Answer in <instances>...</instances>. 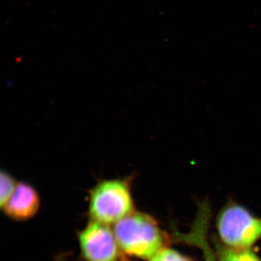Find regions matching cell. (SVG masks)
<instances>
[{
    "label": "cell",
    "mask_w": 261,
    "mask_h": 261,
    "mask_svg": "<svg viewBox=\"0 0 261 261\" xmlns=\"http://www.w3.org/2000/svg\"><path fill=\"white\" fill-rule=\"evenodd\" d=\"M122 252L130 256L150 260L168 247L169 236L155 219L146 213L135 211L113 226Z\"/></svg>",
    "instance_id": "1"
},
{
    "label": "cell",
    "mask_w": 261,
    "mask_h": 261,
    "mask_svg": "<svg viewBox=\"0 0 261 261\" xmlns=\"http://www.w3.org/2000/svg\"><path fill=\"white\" fill-rule=\"evenodd\" d=\"M134 176L102 179L89 191L88 215L91 221L116 224L136 211L132 195Z\"/></svg>",
    "instance_id": "2"
},
{
    "label": "cell",
    "mask_w": 261,
    "mask_h": 261,
    "mask_svg": "<svg viewBox=\"0 0 261 261\" xmlns=\"http://www.w3.org/2000/svg\"><path fill=\"white\" fill-rule=\"evenodd\" d=\"M218 240L238 250L251 249L261 239V219L245 206L229 200L216 219Z\"/></svg>",
    "instance_id": "3"
},
{
    "label": "cell",
    "mask_w": 261,
    "mask_h": 261,
    "mask_svg": "<svg viewBox=\"0 0 261 261\" xmlns=\"http://www.w3.org/2000/svg\"><path fill=\"white\" fill-rule=\"evenodd\" d=\"M78 240L85 261H120L123 257L109 225L90 221L79 232Z\"/></svg>",
    "instance_id": "4"
},
{
    "label": "cell",
    "mask_w": 261,
    "mask_h": 261,
    "mask_svg": "<svg viewBox=\"0 0 261 261\" xmlns=\"http://www.w3.org/2000/svg\"><path fill=\"white\" fill-rule=\"evenodd\" d=\"M211 207L207 200L198 203L197 216L190 231L186 233L176 232V238L181 243L198 247L205 261H218L214 246L209 242L208 231L211 221Z\"/></svg>",
    "instance_id": "5"
},
{
    "label": "cell",
    "mask_w": 261,
    "mask_h": 261,
    "mask_svg": "<svg viewBox=\"0 0 261 261\" xmlns=\"http://www.w3.org/2000/svg\"><path fill=\"white\" fill-rule=\"evenodd\" d=\"M41 198L39 192L27 182H19L13 195L2 210L10 219L29 221L39 212Z\"/></svg>",
    "instance_id": "6"
},
{
    "label": "cell",
    "mask_w": 261,
    "mask_h": 261,
    "mask_svg": "<svg viewBox=\"0 0 261 261\" xmlns=\"http://www.w3.org/2000/svg\"><path fill=\"white\" fill-rule=\"evenodd\" d=\"M215 254L218 261H261L251 249L238 250L225 246L217 239L213 240Z\"/></svg>",
    "instance_id": "7"
},
{
    "label": "cell",
    "mask_w": 261,
    "mask_h": 261,
    "mask_svg": "<svg viewBox=\"0 0 261 261\" xmlns=\"http://www.w3.org/2000/svg\"><path fill=\"white\" fill-rule=\"evenodd\" d=\"M16 179L8 171H3L0 173V207H4L9 200L15 189L18 186Z\"/></svg>",
    "instance_id": "8"
},
{
    "label": "cell",
    "mask_w": 261,
    "mask_h": 261,
    "mask_svg": "<svg viewBox=\"0 0 261 261\" xmlns=\"http://www.w3.org/2000/svg\"><path fill=\"white\" fill-rule=\"evenodd\" d=\"M149 261H193L190 257L170 247L163 249Z\"/></svg>",
    "instance_id": "9"
},
{
    "label": "cell",
    "mask_w": 261,
    "mask_h": 261,
    "mask_svg": "<svg viewBox=\"0 0 261 261\" xmlns=\"http://www.w3.org/2000/svg\"><path fill=\"white\" fill-rule=\"evenodd\" d=\"M120 261H129V260H127V259L126 258V257H122V258L121 259V260H120Z\"/></svg>",
    "instance_id": "10"
},
{
    "label": "cell",
    "mask_w": 261,
    "mask_h": 261,
    "mask_svg": "<svg viewBox=\"0 0 261 261\" xmlns=\"http://www.w3.org/2000/svg\"><path fill=\"white\" fill-rule=\"evenodd\" d=\"M62 261H65V260H62Z\"/></svg>",
    "instance_id": "11"
}]
</instances>
